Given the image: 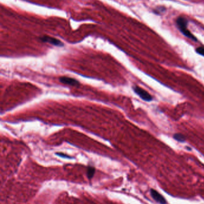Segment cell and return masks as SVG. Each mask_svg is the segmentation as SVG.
<instances>
[{
  "label": "cell",
  "mask_w": 204,
  "mask_h": 204,
  "mask_svg": "<svg viewBox=\"0 0 204 204\" xmlns=\"http://www.w3.org/2000/svg\"><path fill=\"white\" fill-rule=\"evenodd\" d=\"M95 169L94 167H92V166L88 167V170H87V176H88V178L91 179L93 177V176L95 174Z\"/></svg>",
  "instance_id": "52a82bcc"
},
{
  "label": "cell",
  "mask_w": 204,
  "mask_h": 204,
  "mask_svg": "<svg viewBox=\"0 0 204 204\" xmlns=\"http://www.w3.org/2000/svg\"><path fill=\"white\" fill-rule=\"evenodd\" d=\"M150 194L153 200L160 204H166V201L164 197L160 195L157 190L152 189L150 190Z\"/></svg>",
  "instance_id": "3957f363"
},
{
  "label": "cell",
  "mask_w": 204,
  "mask_h": 204,
  "mask_svg": "<svg viewBox=\"0 0 204 204\" xmlns=\"http://www.w3.org/2000/svg\"><path fill=\"white\" fill-rule=\"evenodd\" d=\"M56 155L61 157V158H69V159H71L72 158L66 154H64V153H56Z\"/></svg>",
  "instance_id": "30bf717a"
},
{
  "label": "cell",
  "mask_w": 204,
  "mask_h": 204,
  "mask_svg": "<svg viewBox=\"0 0 204 204\" xmlns=\"http://www.w3.org/2000/svg\"><path fill=\"white\" fill-rule=\"evenodd\" d=\"M40 39L43 42L49 43L51 44L53 46H58V47L63 46V44L60 40L56 39L54 38H52V37H48V36H45V37H42Z\"/></svg>",
  "instance_id": "277c9868"
},
{
  "label": "cell",
  "mask_w": 204,
  "mask_h": 204,
  "mask_svg": "<svg viewBox=\"0 0 204 204\" xmlns=\"http://www.w3.org/2000/svg\"><path fill=\"white\" fill-rule=\"evenodd\" d=\"M196 51L198 54L204 56V47H198L196 50Z\"/></svg>",
  "instance_id": "9c48e42d"
},
{
  "label": "cell",
  "mask_w": 204,
  "mask_h": 204,
  "mask_svg": "<svg viewBox=\"0 0 204 204\" xmlns=\"http://www.w3.org/2000/svg\"><path fill=\"white\" fill-rule=\"evenodd\" d=\"M174 139L177 140V142L183 143L185 142V137L184 135L180 133H177L174 135Z\"/></svg>",
  "instance_id": "8992f818"
},
{
  "label": "cell",
  "mask_w": 204,
  "mask_h": 204,
  "mask_svg": "<svg viewBox=\"0 0 204 204\" xmlns=\"http://www.w3.org/2000/svg\"><path fill=\"white\" fill-rule=\"evenodd\" d=\"M176 23L178 29L184 36H186L188 38L191 39L192 41H198L196 37L194 35H193L189 30H188L187 29L188 21L186 18L182 16L178 17L176 20Z\"/></svg>",
  "instance_id": "6da1fadb"
},
{
  "label": "cell",
  "mask_w": 204,
  "mask_h": 204,
  "mask_svg": "<svg viewBox=\"0 0 204 204\" xmlns=\"http://www.w3.org/2000/svg\"><path fill=\"white\" fill-rule=\"evenodd\" d=\"M165 10H166V8L164 7L160 6V7H158L154 9V13L156 14H161V13H163V12H165Z\"/></svg>",
  "instance_id": "ba28073f"
},
{
  "label": "cell",
  "mask_w": 204,
  "mask_h": 204,
  "mask_svg": "<svg viewBox=\"0 0 204 204\" xmlns=\"http://www.w3.org/2000/svg\"><path fill=\"white\" fill-rule=\"evenodd\" d=\"M59 81L64 84L70 85L72 86H77L79 85V82L72 78L66 77V76H62L59 78Z\"/></svg>",
  "instance_id": "5b68a950"
},
{
  "label": "cell",
  "mask_w": 204,
  "mask_h": 204,
  "mask_svg": "<svg viewBox=\"0 0 204 204\" xmlns=\"http://www.w3.org/2000/svg\"><path fill=\"white\" fill-rule=\"evenodd\" d=\"M133 90L134 92L141 99L146 102H150L153 100L152 96L145 90L138 87L134 86L133 87Z\"/></svg>",
  "instance_id": "7a4b0ae2"
}]
</instances>
